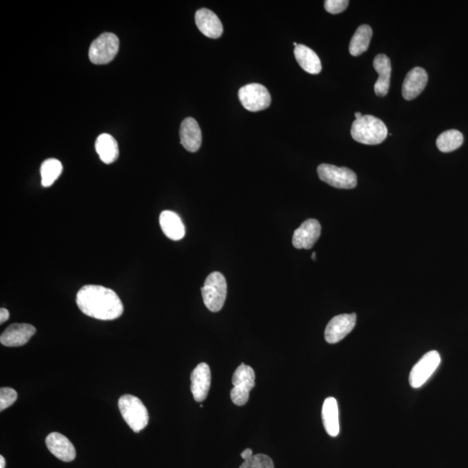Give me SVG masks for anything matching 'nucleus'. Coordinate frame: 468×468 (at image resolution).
Segmentation results:
<instances>
[{
	"label": "nucleus",
	"mask_w": 468,
	"mask_h": 468,
	"mask_svg": "<svg viewBox=\"0 0 468 468\" xmlns=\"http://www.w3.org/2000/svg\"><path fill=\"white\" fill-rule=\"evenodd\" d=\"M76 305L83 314L98 320H115L123 313L118 295L102 285H84L76 295Z\"/></svg>",
	"instance_id": "nucleus-1"
},
{
	"label": "nucleus",
	"mask_w": 468,
	"mask_h": 468,
	"mask_svg": "<svg viewBox=\"0 0 468 468\" xmlns=\"http://www.w3.org/2000/svg\"><path fill=\"white\" fill-rule=\"evenodd\" d=\"M351 136L357 143L367 145L380 144L388 136V128L382 120L373 116H362L354 121Z\"/></svg>",
	"instance_id": "nucleus-2"
},
{
	"label": "nucleus",
	"mask_w": 468,
	"mask_h": 468,
	"mask_svg": "<svg viewBox=\"0 0 468 468\" xmlns=\"http://www.w3.org/2000/svg\"><path fill=\"white\" fill-rule=\"evenodd\" d=\"M118 407L124 421L135 433H139L148 426V412L138 397L124 395L119 399Z\"/></svg>",
	"instance_id": "nucleus-3"
},
{
	"label": "nucleus",
	"mask_w": 468,
	"mask_h": 468,
	"mask_svg": "<svg viewBox=\"0 0 468 468\" xmlns=\"http://www.w3.org/2000/svg\"><path fill=\"white\" fill-rule=\"evenodd\" d=\"M201 293L207 308L213 312H220L223 308L228 294L227 280L223 274L219 272L210 274L201 288Z\"/></svg>",
	"instance_id": "nucleus-4"
},
{
	"label": "nucleus",
	"mask_w": 468,
	"mask_h": 468,
	"mask_svg": "<svg viewBox=\"0 0 468 468\" xmlns=\"http://www.w3.org/2000/svg\"><path fill=\"white\" fill-rule=\"evenodd\" d=\"M231 399L234 405L243 406L249 400V394L255 386V372L252 367L241 364L233 376Z\"/></svg>",
	"instance_id": "nucleus-5"
},
{
	"label": "nucleus",
	"mask_w": 468,
	"mask_h": 468,
	"mask_svg": "<svg viewBox=\"0 0 468 468\" xmlns=\"http://www.w3.org/2000/svg\"><path fill=\"white\" fill-rule=\"evenodd\" d=\"M119 39L111 32L99 36L91 44L88 50V58L94 64H106L115 58L119 51Z\"/></svg>",
	"instance_id": "nucleus-6"
},
{
	"label": "nucleus",
	"mask_w": 468,
	"mask_h": 468,
	"mask_svg": "<svg viewBox=\"0 0 468 468\" xmlns=\"http://www.w3.org/2000/svg\"><path fill=\"white\" fill-rule=\"evenodd\" d=\"M317 173L321 180L332 187L340 189H352L357 187V175L348 168L321 164L317 168Z\"/></svg>",
	"instance_id": "nucleus-7"
},
{
	"label": "nucleus",
	"mask_w": 468,
	"mask_h": 468,
	"mask_svg": "<svg viewBox=\"0 0 468 468\" xmlns=\"http://www.w3.org/2000/svg\"><path fill=\"white\" fill-rule=\"evenodd\" d=\"M239 98L245 110L252 112L264 111L272 103L268 88L260 83H250L240 88Z\"/></svg>",
	"instance_id": "nucleus-8"
},
{
	"label": "nucleus",
	"mask_w": 468,
	"mask_h": 468,
	"mask_svg": "<svg viewBox=\"0 0 468 468\" xmlns=\"http://www.w3.org/2000/svg\"><path fill=\"white\" fill-rule=\"evenodd\" d=\"M442 358L437 351L432 350L419 359L410 375V383L414 389L421 388L437 370Z\"/></svg>",
	"instance_id": "nucleus-9"
},
{
	"label": "nucleus",
	"mask_w": 468,
	"mask_h": 468,
	"mask_svg": "<svg viewBox=\"0 0 468 468\" xmlns=\"http://www.w3.org/2000/svg\"><path fill=\"white\" fill-rule=\"evenodd\" d=\"M357 322V315L342 314L334 317L327 325L325 337L329 344H337L344 339L347 335L352 332Z\"/></svg>",
	"instance_id": "nucleus-10"
},
{
	"label": "nucleus",
	"mask_w": 468,
	"mask_h": 468,
	"mask_svg": "<svg viewBox=\"0 0 468 468\" xmlns=\"http://www.w3.org/2000/svg\"><path fill=\"white\" fill-rule=\"evenodd\" d=\"M321 225L315 219L305 220L300 228L295 230L292 238V244L297 249H310L320 237Z\"/></svg>",
	"instance_id": "nucleus-11"
},
{
	"label": "nucleus",
	"mask_w": 468,
	"mask_h": 468,
	"mask_svg": "<svg viewBox=\"0 0 468 468\" xmlns=\"http://www.w3.org/2000/svg\"><path fill=\"white\" fill-rule=\"evenodd\" d=\"M211 386V371L205 362L198 365L191 374V391L197 402L205 400Z\"/></svg>",
	"instance_id": "nucleus-12"
},
{
	"label": "nucleus",
	"mask_w": 468,
	"mask_h": 468,
	"mask_svg": "<svg viewBox=\"0 0 468 468\" xmlns=\"http://www.w3.org/2000/svg\"><path fill=\"white\" fill-rule=\"evenodd\" d=\"M36 328L29 324H14L8 327L0 337V342L6 347H20L27 344L34 336Z\"/></svg>",
	"instance_id": "nucleus-13"
},
{
	"label": "nucleus",
	"mask_w": 468,
	"mask_h": 468,
	"mask_svg": "<svg viewBox=\"0 0 468 468\" xmlns=\"http://www.w3.org/2000/svg\"><path fill=\"white\" fill-rule=\"evenodd\" d=\"M429 76L424 68L415 67L407 74L402 84V96L407 101L413 100L424 91Z\"/></svg>",
	"instance_id": "nucleus-14"
},
{
	"label": "nucleus",
	"mask_w": 468,
	"mask_h": 468,
	"mask_svg": "<svg viewBox=\"0 0 468 468\" xmlns=\"http://www.w3.org/2000/svg\"><path fill=\"white\" fill-rule=\"evenodd\" d=\"M195 23L198 29L205 37L215 39H219L223 34V26L220 19L213 11L205 8L196 11Z\"/></svg>",
	"instance_id": "nucleus-15"
},
{
	"label": "nucleus",
	"mask_w": 468,
	"mask_h": 468,
	"mask_svg": "<svg viewBox=\"0 0 468 468\" xmlns=\"http://www.w3.org/2000/svg\"><path fill=\"white\" fill-rule=\"evenodd\" d=\"M46 443L48 449L56 458L66 462L74 461L76 449L73 444L62 434L56 433V432L50 434L46 439Z\"/></svg>",
	"instance_id": "nucleus-16"
},
{
	"label": "nucleus",
	"mask_w": 468,
	"mask_h": 468,
	"mask_svg": "<svg viewBox=\"0 0 468 468\" xmlns=\"http://www.w3.org/2000/svg\"><path fill=\"white\" fill-rule=\"evenodd\" d=\"M180 138L181 145L188 151L193 153L199 151L203 143V134L195 119L188 117L181 123Z\"/></svg>",
	"instance_id": "nucleus-17"
},
{
	"label": "nucleus",
	"mask_w": 468,
	"mask_h": 468,
	"mask_svg": "<svg viewBox=\"0 0 468 468\" xmlns=\"http://www.w3.org/2000/svg\"><path fill=\"white\" fill-rule=\"evenodd\" d=\"M373 66L379 75L377 83H375V92L378 96H385L390 90L392 70L390 59L385 54H379L374 59Z\"/></svg>",
	"instance_id": "nucleus-18"
},
{
	"label": "nucleus",
	"mask_w": 468,
	"mask_h": 468,
	"mask_svg": "<svg viewBox=\"0 0 468 468\" xmlns=\"http://www.w3.org/2000/svg\"><path fill=\"white\" fill-rule=\"evenodd\" d=\"M161 230L168 239L180 240L185 236V225L180 216L172 211H163L160 215Z\"/></svg>",
	"instance_id": "nucleus-19"
},
{
	"label": "nucleus",
	"mask_w": 468,
	"mask_h": 468,
	"mask_svg": "<svg viewBox=\"0 0 468 468\" xmlns=\"http://www.w3.org/2000/svg\"><path fill=\"white\" fill-rule=\"evenodd\" d=\"M322 418L327 434L332 437H337L340 432V425L337 402L334 397L325 399L322 405Z\"/></svg>",
	"instance_id": "nucleus-20"
},
{
	"label": "nucleus",
	"mask_w": 468,
	"mask_h": 468,
	"mask_svg": "<svg viewBox=\"0 0 468 468\" xmlns=\"http://www.w3.org/2000/svg\"><path fill=\"white\" fill-rule=\"evenodd\" d=\"M294 55L298 64L307 73L316 75L320 73L322 71V63L316 52L310 48L298 44L294 50Z\"/></svg>",
	"instance_id": "nucleus-21"
},
{
	"label": "nucleus",
	"mask_w": 468,
	"mask_h": 468,
	"mask_svg": "<svg viewBox=\"0 0 468 468\" xmlns=\"http://www.w3.org/2000/svg\"><path fill=\"white\" fill-rule=\"evenodd\" d=\"M96 151L101 161L105 164H111L118 158V144L114 137L108 134H102L96 141Z\"/></svg>",
	"instance_id": "nucleus-22"
},
{
	"label": "nucleus",
	"mask_w": 468,
	"mask_h": 468,
	"mask_svg": "<svg viewBox=\"0 0 468 468\" xmlns=\"http://www.w3.org/2000/svg\"><path fill=\"white\" fill-rule=\"evenodd\" d=\"M373 31L368 25H362L357 28L350 43V54L354 56H360L369 49Z\"/></svg>",
	"instance_id": "nucleus-23"
},
{
	"label": "nucleus",
	"mask_w": 468,
	"mask_h": 468,
	"mask_svg": "<svg viewBox=\"0 0 468 468\" xmlns=\"http://www.w3.org/2000/svg\"><path fill=\"white\" fill-rule=\"evenodd\" d=\"M463 141L464 137L462 132L450 130L443 132L442 134L439 136L437 145L442 152L449 153L461 147Z\"/></svg>",
	"instance_id": "nucleus-24"
},
{
	"label": "nucleus",
	"mask_w": 468,
	"mask_h": 468,
	"mask_svg": "<svg viewBox=\"0 0 468 468\" xmlns=\"http://www.w3.org/2000/svg\"><path fill=\"white\" fill-rule=\"evenodd\" d=\"M63 166L56 159L44 161L40 172H41L42 185L44 188H49L54 185L58 177L61 176Z\"/></svg>",
	"instance_id": "nucleus-25"
},
{
	"label": "nucleus",
	"mask_w": 468,
	"mask_h": 468,
	"mask_svg": "<svg viewBox=\"0 0 468 468\" xmlns=\"http://www.w3.org/2000/svg\"><path fill=\"white\" fill-rule=\"evenodd\" d=\"M240 468H274V463L268 455L259 454L245 461Z\"/></svg>",
	"instance_id": "nucleus-26"
},
{
	"label": "nucleus",
	"mask_w": 468,
	"mask_h": 468,
	"mask_svg": "<svg viewBox=\"0 0 468 468\" xmlns=\"http://www.w3.org/2000/svg\"><path fill=\"white\" fill-rule=\"evenodd\" d=\"M18 399V393L11 388L0 390V411H4L11 407Z\"/></svg>",
	"instance_id": "nucleus-27"
},
{
	"label": "nucleus",
	"mask_w": 468,
	"mask_h": 468,
	"mask_svg": "<svg viewBox=\"0 0 468 468\" xmlns=\"http://www.w3.org/2000/svg\"><path fill=\"white\" fill-rule=\"evenodd\" d=\"M348 0H326L325 8L328 13L338 14L342 13L349 6Z\"/></svg>",
	"instance_id": "nucleus-28"
},
{
	"label": "nucleus",
	"mask_w": 468,
	"mask_h": 468,
	"mask_svg": "<svg viewBox=\"0 0 468 468\" xmlns=\"http://www.w3.org/2000/svg\"><path fill=\"white\" fill-rule=\"evenodd\" d=\"M9 317H10V313L9 312H8L7 309L6 308L0 309V324H4V322L9 320Z\"/></svg>",
	"instance_id": "nucleus-29"
},
{
	"label": "nucleus",
	"mask_w": 468,
	"mask_h": 468,
	"mask_svg": "<svg viewBox=\"0 0 468 468\" xmlns=\"http://www.w3.org/2000/svg\"><path fill=\"white\" fill-rule=\"evenodd\" d=\"M253 456V450L251 449H245L241 453V457L243 458L245 461H247V459L252 458Z\"/></svg>",
	"instance_id": "nucleus-30"
},
{
	"label": "nucleus",
	"mask_w": 468,
	"mask_h": 468,
	"mask_svg": "<svg viewBox=\"0 0 468 468\" xmlns=\"http://www.w3.org/2000/svg\"><path fill=\"white\" fill-rule=\"evenodd\" d=\"M5 467H6V459L1 455L0 456V468H5Z\"/></svg>",
	"instance_id": "nucleus-31"
},
{
	"label": "nucleus",
	"mask_w": 468,
	"mask_h": 468,
	"mask_svg": "<svg viewBox=\"0 0 468 468\" xmlns=\"http://www.w3.org/2000/svg\"><path fill=\"white\" fill-rule=\"evenodd\" d=\"M355 116H356V119L361 118L362 116L360 112H357L356 114H355Z\"/></svg>",
	"instance_id": "nucleus-32"
},
{
	"label": "nucleus",
	"mask_w": 468,
	"mask_h": 468,
	"mask_svg": "<svg viewBox=\"0 0 468 468\" xmlns=\"http://www.w3.org/2000/svg\"><path fill=\"white\" fill-rule=\"evenodd\" d=\"M312 260H316V253H312Z\"/></svg>",
	"instance_id": "nucleus-33"
},
{
	"label": "nucleus",
	"mask_w": 468,
	"mask_h": 468,
	"mask_svg": "<svg viewBox=\"0 0 468 468\" xmlns=\"http://www.w3.org/2000/svg\"><path fill=\"white\" fill-rule=\"evenodd\" d=\"M293 46L297 47L298 46V44L295 42V43H293Z\"/></svg>",
	"instance_id": "nucleus-34"
}]
</instances>
